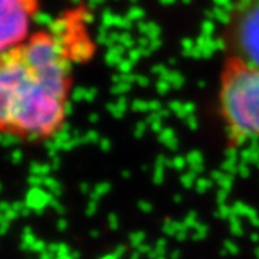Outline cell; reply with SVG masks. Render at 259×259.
<instances>
[{
	"label": "cell",
	"instance_id": "obj_1",
	"mask_svg": "<svg viewBox=\"0 0 259 259\" xmlns=\"http://www.w3.org/2000/svg\"><path fill=\"white\" fill-rule=\"evenodd\" d=\"M93 52L69 18L0 54V137L29 144L55 139L69 115L74 65Z\"/></svg>",
	"mask_w": 259,
	"mask_h": 259
},
{
	"label": "cell",
	"instance_id": "obj_3",
	"mask_svg": "<svg viewBox=\"0 0 259 259\" xmlns=\"http://www.w3.org/2000/svg\"><path fill=\"white\" fill-rule=\"evenodd\" d=\"M225 56L259 66V0H233L222 29Z\"/></svg>",
	"mask_w": 259,
	"mask_h": 259
},
{
	"label": "cell",
	"instance_id": "obj_4",
	"mask_svg": "<svg viewBox=\"0 0 259 259\" xmlns=\"http://www.w3.org/2000/svg\"><path fill=\"white\" fill-rule=\"evenodd\" d=\"M36 0H0V54L29 39Z\"/></svg>",
	"mask_w": 259,
	"mask_h": 259
},
{
	"label": "cell",
	"instance_id": "obj_2",
	"mask_svg": "<svg viewBox=\"0 0 259 259\" xmlns=\"http://www.w3.org/2000/svg\"><path fill=\"white\" fill-rule=\"evenodd\" d=\"M216 105L229 147L259 141V66L223 56Z\"/></svg>",
	"mask_w": 259,
	"mask_h": 259
}]
</instances>
